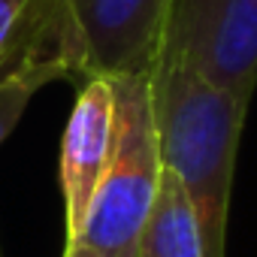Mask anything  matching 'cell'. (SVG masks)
Listing matches in <instances>:
<instances>
[{"mask_svg": "<svg viewBox=\"0 0 257 257\" xmlns=\"http://www.w3.org/2000/svg\"><path fill=\"white\" fill-rule=\"evenodd\" d=\"M149 85L161 164L179 179L194 206L206 257H224L233 170L248 103L164 55L152 67Z\"/></svg>", "mask_w": 257, "mask_h": 257, "instance_id": "obj_1", "label": "cell"}, {"mask_svg": "<svg viewBox=\"0 0 257 257\" xmlns=\"http://www.w3.org/2000/svg\"><path fill=\"white\" fill-rule=\"evenodd\" d=\"M115 103L112 158L64 257H137L161 188V146L149 76H106Z\"/></svg>", "mask_w": 257, "mask_h": 257, "instance_id": "obj_2", "label": "cell"}, {"mask_svg": "<svg viewBox=\"0 0 257 257\" xmlns=\"http://www.w3.org/2000/svg\"><path fill=\"white\" fill-rule=\"evenodd\" d=\"M161 55L251 103L257 88V0H173Z\"/></svg>", "mask_w": 257, "mask_h": 257, "instance_id": "obj_3", "label": "cell"}, {"mask_svg": "<svg viewBox=\"0 0 257 257\" xmlns=\"http://www.w3.org/2000/svg\"><path fill=\"white\" fill-rule=\"evenodd\" d=\"M79 76H149L164 49L173 0H64Z\"/></svg>", "mask_w": 257, "mask_h": 257, "instance_id": "obj_4", "label": "cell"}, {"mask_svg": "<svg viewBox=\"0 0 257 257\" xmlns=\"http://www.w3.org/2000/svg\"><path fill=\"white\" fill-rule=\"evenodd\" d=\"M115 140V103L112 85L106 76H88L61 140V194H64V221L67 242L79 233L88 203L106 173Z\"/></svg>", "mask_w": 257, "mask_h": 257, "instance_id": "obj_5", "label": "cell"}, {"mask_svg": "<svg viewBox=\"0 0 257 257\" xmlns=\"http://www.w3.org/2000/svg\"><path fill=\"white\" fill-rule=\"evenodd\" d=\"M79 73V49L70 28V16L61 0L55 16L43 25L34 43L13 61V67L0 76V146L19 127L31 100L40 88L55 79H67Z\"/></svg>", "mask_w": 257, "mask_h": 257, "instance_id": "obj_6", "label": "cell"}, {"mask_svg": "<svg viewBox=\"0 0 257 257\" xmlns=\"http://www.w3.org/2000/svg\"><path fill=\"white\" fill-rule=\"evenodd\" d=\"M137 257H206L194 206L170 170H161V188L143 227Z\"/></svg>", "mask_w": 257, "mask_h": 257, "instance_id": "obj_7", "label": "cell"}, {"mask_svg": "<svg viewBox=\"0 0 257 257\" xmlns=\"http://www.w3.org/2000/svg\"><path fill=\"white\" fill-rule=\"evenodd\" d=\"M58 7L61 0H0V64L16 61Z\"/></svg>", "mask_w": 257, "mask_h": 257, "instance_id": "obj_8", "label": "cell"}]
</instances>
